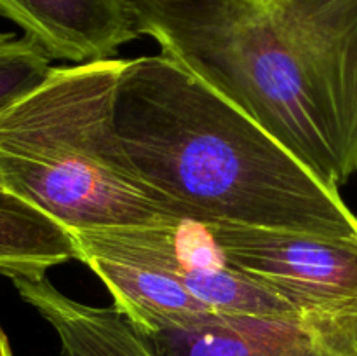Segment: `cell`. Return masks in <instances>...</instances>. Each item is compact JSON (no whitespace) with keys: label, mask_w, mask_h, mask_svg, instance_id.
<instances>
[{"label":"cell","mask_w":357,"mask_h":356,"mask_svg":"<svg viewBox=\"0 0 357 356\" xmlns=\"http://www.w3.org/2000/svg\"><path fill=\"white\" fill-rule=\"evenodd\" d=\"M112 124L124 170L178 222L357 241L338 188L162 52L124 59Z\"/></svg>","instance_id":"obj_1"},{"label":"cell","mask_w":357,"mask_h":356,"mask_svg":"<svg viewBox=\"0 0 357 356\" xmlns=\"http://www.w3.org/2000/svg\"><path fill=\"white\" fill-rule=\"evenodd\" d=\"M160 52L321 181L357 171V0H131Z\"/></svg>","instance_id":"obj_2"},{"label":"cell","mask_w":357,"mask_h":356,"mask_svg":"<svg viewBox=\"0 0 357 356\" xmlns=\"http://www.w3.org/2000/svg\"><path fill=\"white\" fill-rule=\"evenodd\" d=\"M122 59L52 66L0 110V185L70 232L185 225L124 170L112 110Z\"/></svg>","instance_id":"obj_3"},{"label":"cell","mask_w":357,"mask_h":356,"mask_svg":"<svg viewBox=\"0 0 357 356\" xmlns=\"http://www.w3.org/2000/svg\"><path fill=\"white\" fill-rule=\"evenodd\" d=\"M220 257L298 309L357 299V241L209 223Z\"/></svg>","instance_id":"obj_4"},{"label":"cell","mask_w":357,"mask_h":356,"mask_svg":"<svg viewBox=\"0 0 357 356\" xmlns=\"http://www.w3.org/2000/svg\"><path fill=\"white\" fill-rule=\"evenodd\" d=\"M142 334L157 356H357V299L289 316L216 314L195 327Z\"/></svg>","instance_id":"obj_5"},{"label":"cell","mask_w":357,"mask_h":356,"mask_svg":"<svg viewBox=\"0 0 357 356\" xmlns=\"http://www.w3.org/2000/svg\"><path fill=\"white\" fill-rule=\"evenodd\" d=\"M0 16L51 59L103 61L138 38L131 0H0Z\"/></svg>","instance_id":"obj_6"},{"label":"cell","mask_w":357,"mask_h":356,"mask_svg":"<svg viewBox=\"0 0 357 356\" xmlns=\"http://www.w3.org/2000/svg\"><path fill=\"white\" fill-rule=\"evenodd\" d=\"M77 260L105 283L114 306L145 334L195 327L218 314L155 265L100 253H79Z\"/></svg>","instance_id":"obj_7"},{"label":"cell","mask_w":357,"mask_h":356,"mask_svg":"<svg viewBox=\"0 0 357 356\" xmlns=\"http://www.w3.org/2000/svg\"><path fill=\"white\" fill-rule=\"evenodd\" d=\"M17 293L54 328L63 356H157L145 335L117 309L80 304L47 278L14 279Z\"/></svg>","instance_id":"obj_8"},{"label":"cell","mask_w":357,"mask_h":356,"mask_svg":"<svg viewBox=\"0 0 357 356\" xmlns=\"http://www.w3.org/2000/svg\"><path fill=\"white\" fill-rule=\"evenodd\" d=\"M77 258L73 234L54 218L0 187V276L45 278L51 267Z\"/></svg>","instance_id":"obj_9"},{"label":"cell","mask_w":357,"mask_h":356,"mask_svg":"<svg viewBox=\"0 0 357 356\" xmlns=\"http://www.w3.org/2000/svg\"><path fill=\"white\" fill-rule=\"evenodd\" d=\"M51 70V58L30 38L0 34V110L40 86Z\"/></svg>","instance_id":"obj_10"},{"label":"cell","mask_w":357,"mask_h":356,"mask_svg":"<svg viewBox=\"0 0 357 356\" xmlns=\"http://www.w3.org/2000/svg\"><path fill=\"white\" fill-rule=\"evenodd\" d=\"M0 356H13L9 341H7V337H6V334H3L2 328H0Z\"/></svg>","instance_id":"obj_11"},{"label":"cell","mask_w":357,"mask_h":356,"mask_svg":"<svg viewBox=\"0 0 357 356\" xmlns=\"http://www.w3.org/2000/svg\"><path fill=\"white\" fill-rule=\"evenodd\" d=\"M0 187H2V185H0Z\"/></svg>","instance_id":"obj_12"}]
</instances>
